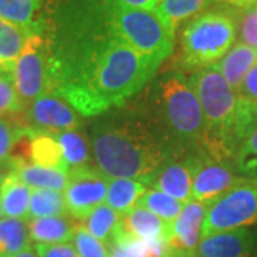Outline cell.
Wrapping results in <instances>:
<instances>
[{
  "instance_id": "6da1fadb",
  "label": "cell",
  "mask_w": 257,
  "mask_h": 257,
  "mask_svg": "<svg viewBox=\"0 0 257 257\" xmlns=\"http://www.w3.org/2000/svg\"><path fill=\"white\" fill-rule=\"evenodd\" d=\"M56 67L53 94L82 116L120 106L157 73L111 26L103 0H60L40 16Z\"/></svg>"
},
{
  "instance_id": "7a4b0ae2",
  "label": "cell",
  "mask_w": 257,
  "mask_h": 257,
  "mask_svg": "<svg viewBox=\"0 0 257 257\" xmlns=\"http://www.w3.org/2000/svg\"><path fill=\"white\" fill-rule=\"evenodd\" d=\"M190 83L204 117L203 152L233 165L240 146L257 123V107L240 99L216 64L197 70Z\"/></svg>"
},
{
  "instance_id": "3957f363",
  "label": "cell",
  "mask_w": 257,
  "mask_h": 257,
  "mask_svg": "<svg viewBox=\"0 0 257 257\" xmlns=\"http://www.w3.org/2000/svg\"><path fill=\"white\" fill-rule=\"evenodd\" d=\"M92 150L97 169L109 179H135L152 184L166 162L165 150L156 139L130 124L97 128Z\"/></svg>"
},
{
  "instance_id": "277c9868",
  "label": "cell",
  "mask_w": 257,
  "mask_h": 257,
  "mask_svg": "<svg viewBox=\"0 0 257 257\" xmlns=\"http://www.w3.org/2000/svg\"><path fill=\"white\" fill-rule=\"evenodd\" d=\"M236 9H214L193 18L182 33L183 63L189 69L216 64L234 45L237 36Z\"/></svg>"
},
{
  "instance_id": "5b68a950",
  "label": "cell",
  "mask_w": 257,
  "mask_h": 257,
  "mask_svg": "<svg viewBox=\"0 0 257 257\" xmlns=\"http://www.w3.org/2000/svg\"><path fill=\"white\" fill-rule=\"evenodd\" d=\"M103 3L116 33L136 52L159 66L172 55L175 33L155 10L133 8L117 0H103Z\"/></svg>"
},
{
  "instance_id": "8992f818",
  "label": "cell",
  "mask_w": 257,
  "mask_h": 257,
  "mask_svg": "<svg viewBox=\"0 0 257 257\" xmlns=\"http://www.w3.org/2000/svg\"><path fill=\"white\" fill-rule=\"evenodd\" d=\"M160 107L166 124L176 138L200 145L204 117L192 83L180 74H169L160 83Z\"/></svg>"
},
{
  "instance_id": "52a82bcc",
  "label": "cell",
  "mask_w": 257,
  "mask_h": 257,
  "mask_svg": "<svg viewBox=\"0 0 257 257\" xmlns=\"http://www.w3.org/2000/svg\"><path fill=\"white\" fill-rule=\"evenodd\" d=\"M15 84L25 107L43 94H53L56 84V69L53 56L45 35L35 23V30L16 60Z\"/></svg>"
},
{
  "instance_id": "ba28073f",
  "label": "cell",
  "mask_w": 257,
  "mask_h": 257,
  "mask_svg": "<svg viewBox=\"0 0 257 257\" xmlns=\"http://www.w3.org/2000/svg\"><path fill=\"white\" fill-rule=\"evenodd\" d=\"M257 224V179L244 180L209 204L202 239L216 233Z\"/></svg>"
},
{
  "instance_id": "9c48e42d",
  "label": "cell",
  "mask_w": 257,
  "mask_h": 257,
  "mask_svg": "<svg viewBox=\"0 0 257 257\" xmlns=\"http://www.w3.org/2000/svg\"><path fill=\"white\" fill-rule=\"evenodd\" d=\"M109 177L100 170L89 166L69 170V179L64 187V202L67 213L83 221L96 207L106 200Z\"/></svg>"
},
{
  "instance_id": "30bf717a",
  "label": "cell",
  "mask_w": 257,
  "mask_h": 257,
  "mask_svg": "<svg viewBox=\"0 0 257 257\" xmlns=\"http://www.w3.org/2000/svg\"><path fill=\"white\" fill-rule=\"evenodd\" d=\"M192 166L193 200L211 204L230 189L243 183L248 177L236 175L234 166L216 160L202 152L189 159Z\"/></svg>"
},
{
  "instance_id": "8fae6325",
  "label": "cell",
  "mask_w": 257,
  "mask_h": 257,
  "mask_svg": "<svg viewBox=\"0 0 257 257\" xmlns=\"http://www.w3.org/2000/svg\"><path fill=\"white\" fill-rule=\"evenodd\" d=\"M25 121L33 130L43 132H66L76 130L80 124L77 111L55 94H43L33 100L23 111Z\"/></svg>"
},
{
  "instance_id": "7c38bea8",
  "label": "cell",
  "mask_w": 257,
  "mask_h": 257,
  "mask_svg": "<svg viewBox=\"0 0 257 257\" xmlns=\"http://www.w3.org/2000/svg\"><path fill=\"white\" fill-rule=\"evenodd\" d=\"M209 204L197 200L184 203L179 216L170 223L167 244L179 257L197 250L202 239V229Z\"/></svg>"
},
{
  "instance_id": "4fadbf2b",
  "label": "cell",
  "mask_w": 257,
  "mask_h": 257,
  "mask_svg": "<svg viewBox=\"0 0 257 257\" xmlns=\"http://www.w3.org/2000/svg\"><path fill=\"white\" fill-rule=\"evenodd\" d=\"M256 244V233L244 227L203 237L196 251L203 257H253Z\"/></svg>"
},
{
  "instance_id": "5bb4252c",
  "label": "cell",
  "mask_w": 257,
  "mask_h": 257,
  "mask_svg": "<svg viewBox=\"0 0 257 257\" xmlns=\"http://www.w3.org/2000/svg\"><path fill=\"white\" fill-rule=\"evenodd\" d=\"M192 183V166L187 159L184 162H165L159 169L152 186L179 202L187 203L193 199Z\"/></svg>"
},
{
  "instance_id": "9a60e30c",
  "label": "cell",
  "mask_w": 257,
  "mask_h": 257,
  "mask_svg": "<svg viewBox=\"0 0 257 257\" xmlns=\"http://www.w3.org/2000/svg\"><path fill=\"white\" fill-rule=\"evenodd\" d=\"M117 231L139 239H163L167 241L170 223L160 219L155 213L136 204L132 210L120 217Z\"/></svg>"
},
{
  "instance_id": "2e32d148",
  "label": "cell",
  "mask_w": 257,
  "mask_h": 257,
  "mask_svg": "<svg viewBox=\"0 0 257 257\" xmlns=\"http://www.w3.org/2000/svg\"><path fill=\"white\" fill-rule=\"evenodd\" d=\"M79 223L72 216L39 217L28 221L29 237L40 244H60L72 241Z\"/></svg>"
},
{
  "instance_id": "e0dca14e",
  "label": "cell",
  "mask_w": 257,
  "mask_h": 257,
  "mask_svg": "<svg viewBox=\"0 0 257 257\" xmlns=\"http://www.w3.org/2000/svg\"><path fill=\"white\" fill-rule=\"evenodd\" d=\"M29 165L43 166L69 172V166L63 156V150L52 132L33 130L29 139Z\"/></svg>"
},
{
  "instance_id": "ac0fdd59",
  "label": "cell",
  "mask_w": 257,
  "mask_h": 257,
  "mask_svg": "<svg viewBox=\"0 0 257 257\" xmlns=\"http://www.w3.org/2000/svg\"><path fill=\"white\" fill-rule=\"evenodd\" d=\"M257 63V50L244 43H236L226 55L216 63L230 86L239 92L247 72Z\"/></svg>"
},
{
  "instance_id": "d6986e66",
  "label": "cell",
  "mask_w": 257,
  "mask_h": 257,
  "mask_svg": "<svg viewBox=\"0 0 257 257\" xmlns=\"http://www.w3.org/2000/svg\"><path fill=\"white\" fill-rule=\"evenodd\" d=\"M30 194V187L23 183L15 175V172H12L0 186V200L3 214L6 217L28 221Z\"/></svg>"
},
{
  "instance_id": "ffe728a7",
  "label": "cell",
  "mask_w": 257,
  "mask_h": 257,
  "mask_svg": "<svg viewBox=\"0 0 257 257\" xmlns=\"http://www.w3.org/2000/svg\"><path fill=\"white\" fill-rule=\"evenodd\" d=\"M33 29L19 28L0 19V70H13Z\"/></svg>"
},
{
  "instance_id": "44dd1931",
  "label": "cell",
  "mask_w": 257,
  "mask_h": 257,
  "mask_svg": "<svg viewBox=\"0 0 257 257\" xmlns=\"http://www.w3.org/2000/svg\"><path fill=\"white\" fill-rule=\"evenodd\" d=\"M210 3L213 0H160L155 12L176 35V30L182 23L203 13Z\"/></svg>"
},
{
  "instance_id": "7402d4cb",
  "label": "cell",
  "mask_w": 257,
  "mask_h": 257,
  "mask_svg": "<svg viewBox=\"0 0 257 257\" xmlns=\"http://www.w3.org/2000/svg\"><path fill=\"white\" fill-rule=\"evenodd\" d=\"M147 192V186L135 179H109L106 202L120 216L132 210Z\"/></svg>"
},
{
  "instance_id": "603a6c76",
  "label": "cell",
  "mask_w": 257,
  "mask_h": 257,
  "mask_svg": "<svg viewBox=\"0 0 257 257\" xmlns=\"http://www.w3.org/2000/svg\"><path fill=\"white\" fill-rule=\"evenodd\" d=\"M13 172L23 183L32 189H49L62 192L69 179V172L37 165H20L15 167Z\"/></svg>"
},
{
  "instance_id": "cb8c5ba5",
  "label": "cell",
  "mask_w": 257,
  "mask_h": 257,
  "mask_svg": "<svg viewBox=\"0 0 257 257\" xmlns=\"http://www.w3.org/2000/svg\"><path fill=\"white\" fill-rule=\"evenodd\" d=\"M29 246L28 221L12 217L0 219V257H15Z\"/></svg>"
},
{
  "instance_id": "d4e9b609",
  "label": "cell",
  "mask_w": 257,
  "mask_h": 257,
  "mask_svg": "<svg viewBox=\"0 0 257 257\" xmlns=\"http://www.w3.org/2000/svg\"><path fill=\"white\" fill-rule=\"evenodd\" d=\"M46 0H0V19L19 28L33 29Z\"/></svg>"
},
{
  "instance_id": "484cf974",
  "label": "cell",
  "mask_w": 257,
  "mask_h": 257,
  "mask_svg": "<svg viewBox=\"0 0 257 257\" xmlns=\"http://www.w3.org/2000/svg\"><path fill=\"white\" fill-rule=\"evenodd\" d=\"M67 214L64 196L57 190L33 189L30 194L28 221L39 217H52Z\"/></svg>"
},
{
  "instance_id": "4316f807",
  "label": "cell",
  "mask_w": 257,
  "mask_h": 257,
  "mask_svg": "<svg viewBox=\"0 0 257 257\" xmlns=\"http://www.w3.org/2000/svg\"><path fill=\"white\" fill-rule=\"evenodd\" d=\"M119 213L113 210L110 206L107 204H100L87 216L86 219V229L92 233L93 236L101 243H104L107 247L111 244L114 239V233L119 226L120 221Z\"/></svg>"
},
{
  "instance_id": "83f0119b",
  "label": "cell",
  "mask_w": 257,
  "mask_h": 257,
  "mask_svg": "<svg viewBox=\"0 0 257 257\" xmlns=\"http://www.w3.org/2000/svg\"><path fill=\"white\" fill-rule=\"evenodd\" d=\"M55 135L62 146L64 160L70 170L86 167L89 165V160H90L89 143L82 133L76 130H66V132H59Z\"/></svg>"
},
{
  "instance_id": "f1b7e54d",
  "label": "cell",
  "mask_w": 257,
  "mask_h": 257,
  "mask_svg": "<svg viewBox=\"0 0 257 257\" xmlns=\"http://www.w3.org/2000/svg\"><path fill=\"white\" fill-rule=\"evenodd\" d=\"M29 130L23 113L0 117V160L9 162L15 147Z\"/></svg>"
},
{
  "instance_id": "f546056e",
  "label": "cell",
  "mask_w": 257,
  "mask_h": 257,
  "mask_svg": "<svg viewBox=\"0 0 257 257\" xmlns=\"http://www.w3.org/2000/svg\"><path fill=\"white\" fill-rule=\"evenodd\" d=\"M139 206L146 207L152 213H155L160 219H163L167 223H172L176 217L179 216V213L183 209V203L179 202L177 199L160 192L157 189L147 190L138 202Z\"/></svg>"
},
{
  "instance_id": "4dcf8cb0",
  "label": "cell",
  "mask_w": 257,
  "mask_h": 257,
  "mask_svg": "<svg viewBox=\"0 0 257 257\" xmlns=\"http://www.w3.org/2000/svg\"><path fill=\"white\" fill-rule=\"evenodd\" d=\"M233 166L240 176L257 179V123L240 146Z\"/></svg>"
},
{
  "instance_id": "1f68e13d",
  "label": "cell",
  "mask_w": 257,
  "mask_h": 257,
  "mask_svg": "<svg viewBox=\"0 0 257 257\" xmlns=\"http://www.w3.org/2000/svg\"><path fill=\"white\" fill-rule=\"evenodd\" d=\"M25 109L16 90L13 70H0V117L23 113Z\"/></svg>"
},
{
  "instance_id": "d6a6232c",
  "label": "cell",
  "mask_w": 257,
  "mask_h": 257,
  "mask_svg": "<svg viewBox=\"0 0 257 257\" xmlns=\"http://www.w3.org/2000/svg\"><path fill=\"white\" fill-rule=\"evenodd\" d=\"M72 241L80 257H109L107 246L96 239L83 224L77 226Z\"/></svg>"
},
{
  "instance_id": "836d02e7",
  "label": "cell",
  "mask_w": 257,
  "mask_h": 257,
  "mask_svg": "<svg viewBox=\"0 0 257 257\" xmlns=\"http://www.w3.org/2000/svg\"><path fill=\"white\" fill-rule=\"evenodd\" d=\"M240 42L257 50V3L237 13Z\"/></svg>"
},
{
  "instance_id": "e575fe53",
  "label": "cell",
  "mask_w": 257,
  "mask_h": 257,
  "mask_svg": "<svg viewBox=\"0 0 257 257\" xmlns=\"http://www.w3.org/2000/svg\"><path fill=\"white\" fill-rule=\"evenodd\" d=\"M237 94L241 100L257 107V63L247 72Z\"/></svg>"
},
{
  "instance_id": "d590c367",
  "label": "cell",
  "mask_w": 257,
  "mask_h": 257,
  "mask_svg": "<svg viewBox=\"0 0 257 257\" xmlns=\"http://www.w3.org/2000/svg\"><path fill=\"white\" fill-rule=\"evenodd\" d=\"M39 257H80L76 248L70 243H60V244H40L35 246Z\"/></svg>"
},
{
  "instance_id": "8d00e7d4",
  "label": "cell",
  "mask_w": 257,
  "mask_h": 257,
  "mask_svg": "<svg viewBox=\"0 0 257 257\" xmlns=\"http://www.w3.org/2000/svg\"><path fill=\"white\" fill-rule=\"evenodd\" d=\"M216 3H220L226 8H230V9H246L248 6L257 3V0H213Z\"/></svg>"
},
{
  "instance_id": "74e56055",
  "label": "cell",
  "mask_w": 257,
  "mask_h": 257,
  "mask_svg": "<svg viewBox=\"0 0 257 257\" xmlns=\"http://www.w3.org/2000/svg\"><path fill=\"white\" fill-rule=\"evenodd\" d=\"M123 5L133 6V8H140V9L155 10L159 5V0H117Z\"/></svg>"
},
{
  "instance_id": "f35d334b",
  "label": "cell",
  "mask_w": 257,
  "mask_h": 257,
  "mask_svg": "<svg viewBox=\"0 0 257 257\" xmlns=\"http://www.w3.org/2000/svg\"><path fill=\"white\" fill-rule=\"evenodd\" d=\"M107 248H109V257H138L127 247L121 246L119 243H114V241Z\"/></svg>"
},
{
  "instance_id": "ab89813d",
  "label": "cell",
  "mask_w": 257,
  "mask_h": 257,
  "mask_svg": "<svg viewBox=\"0 0 257 257\" xmlns=\"http://www.w3.org/2000/svg\"><path fill=\"white\" fill-rule=\"evenodd\" d=\"M15 170V166L12 162H5V160H0V186L3 184L5 179Z\"/></svg>"
},
{
  "instance_id": "60d3db41",
  "label": "cell",
  "mask_w": 257,
  "mask_h": 257,
  "mask_svg": "<svg viewBox=\"0 0 257 257\" xmlns=\"http://www.w3.org/2000/svg\"><path fill=\"white\" fill-rule=\"evenodd\" d=\"M15 257H39V256H37L35 247L29 246V247H26L25 250H22V251H20L19 254H16Z\"/></svg>"
},
{
  "instance_id": "b9f144b4",
  "label": "cell",
  "mask_w": 257,
  "mask_h": 257,
  "mask_svg": "<svg viewBox=\"0 0 257 257\" xmlns=\"http://www.w3.org/2000/svg\"><path fill=\"white\" fill-rule=\"evenodd\" d=\"M182 257H203V256H200V254H199L197 251H193V253H189V254H184V256H182Z\"/></svg>"
},
{
  "instance_id": "7bdbcfd3",
  "label": "cell",
  "mask_w": 257,
  "mask_h": 257,
  "mask_svg": "<svg viewBox=\"0 0 257 257\" xmlns=\"http://www.w3.org/2000/svg\"><path fill=\"white\" fill-rule=\"evenodd\" d=\"M2 214H3V210H2V200H0V219H2Z\"/></svg>"
}]
</instances>
